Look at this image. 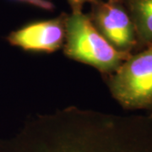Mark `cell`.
I'll return each instance as SVG.
<instances>
[{"label":"cell","instance_id":"obj_1","mask_svg":"<svg viewBox=\"0 0 152 152\" xmlns=\"http://www.w3.org/2000/svg\"><path fill=\"white\" fill-rule=\"evenodd\" d=\"M0 152H152V118L68 107L26 120Z\"/></svg>","mask_w":152,"mask_h":152},{"label":"cell","instance_id":"obj_2","mask_svg":"<svg viewBox=\"0 0 152 152\" xmlns=\"http://www.w3.org/2000/svg\"><path fill=\"white\" fill-rule=\"evenodd\" d=\"M64 54L73 60L90 65L106 76L118 69L132 53L120 52L104 37L89 15H67Z\"/></svg>","mask_w":152,"mask_h":152},{"label":"cell","instance_id":"obj_3","mask_svg":"<svg viewBox=\"0 0 152 152\" xmlns=\"http://www.w3.org/2000/svg\"><path fill=\"white\" fill-rule=\"evenodd\" d=\"M113 98L127 110L152 109V45L132 54L107 76Z\"/></svg>","mask_w":152,"mask_h":152},{"label":"cell","instance_id":"obj_4","mask_svg":"<svg viewBox=\"0 0 152 152\" xmlns=\"http://www.w3.org/2000/svg\"><path fill=\"white\" fill-rule=\"evenodd\" d=\"M95 26L120 52L135 53L137 37L134 23L123 0H99L89 14Z\"/></svg>","mask_w":152,"mask_h":152},{"label":"cell","instance_id":"obj_5","mask_svg":"<svg viewBox=\"0 0 152 152\" xmlns=\"http://www.w3.org/2000/svg\"><path fill=\"white\" fill-rule=\"evenodd\" d=\"M67 14L53 19L29 22L10 32L6 40L26 52L52 53L64 47Z\"/></svg>","mask_w":152,"mask_h":152},{"label":"cell","instance_id":"obj_6","mask_svg":"<svg viewBox=\"0 0 152 152\" xmlns=\"http://www.w3.org/2000/svg\"><path fill=\"white\" fill-rule=\"evenodd\" d=\"M135 28L136 52L152 45V0H123Z\"/></svg>","mask_w":152,"mask_h":152},{"label":"cell","instance_id":"obj_7","mask_svg":"<svg viewBox=\"0 0 152 152\" xmlns=\"http://www.w3.org/2000/svg\"><path fill=\"white\" fill-rule=\"evenodd\" d=\"M9 2L30 6L42 11L53 12L55 10V4L52 0H8Z\"/></svg>","mask_w":152,"mask_h":152},{"label":"cell","instance_id":"obj_8","mask_svg":"<svg viewBox=\"0 0 152 152\" xmlns=\"http://www.w3.org/2000/svg\"><path fill=\"white\" fill-rule=\"evenodd\" d=\"M98 1L99 0H68V3L72 10V13H80L82 12L86 4H94Z\"/></svg>","mask_w":152,"mask_h":152},{"label":"cell","instance_id":"obj_9","mask_svg":"<svg viewBox=\"0 0 152 152\" xmlns=\"http://www.w3.org/2000/svg\"><path fill=\"white\" fill-rule=\"evenodd\" d=\"M151 113H150V116H151V118H152V109H151Z\"/></svg>","mask_w":152,"mask_h":152}]
</instances>
